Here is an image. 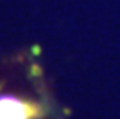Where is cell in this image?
<instances>
[{"instance_id": "cell-1", "label": "cell", "mask_w": 120, "mask_h": 119, "mask_svg": "<svg viewBox=\"0 0 120 119\" xmlns=\"http://www.w3.org/2000/svg\"><path fill=\"white\" fill-rule=\"evenodd\" d=\"M40 116L42 110L37 105L11 94H0V119H35Z\"/></svg>"}]
</instances>
